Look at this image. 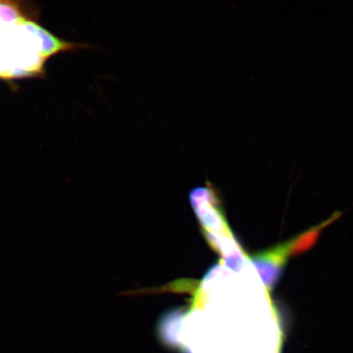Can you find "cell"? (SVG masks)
<instances>
[{
    "mask_svg": "<svg viewBox=\"0 0 353 353\" xmlns=\"http://www.w3.org/2000/svg\"><path fill=\"white\" fill-rule=\"evenodd\" d=\"M290 254H292V250L288 242L253 256L252 261L268 288L272 289L279 280Z\"/></svg>",
    "mask_w": 353,
    "mask_h": 353,
    "instance_id": "obj_1",
    "label": "cell"
}]
</instances>
